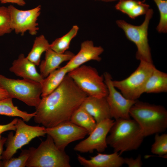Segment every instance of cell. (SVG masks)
<instances>
[{
	"label": "cell",
	"mask_w": 167,
	"mask_h": 167,
	"mask_svg": "<svg viewBox=\"0 0 167 167\" xmlns=\"http://www.w3.org/2000/svg\"><path fill=\"white\" fill-rule=\"evenodd\" d=\"M88 96L67 74L55 89L41 97L35 108L34 122L45 128H50L70 121L73 113Z\"/></svg>",
	"instance_id": "obj_1"
},
{
	"label": "cell",
	"mask_w": 167,
	"mask_h": 167,
	"mask_svg": "<svg viewBox=\"0 0 167 167\" xmlns=\"http://www.w3.org/2000/svg\"><path fill=\"white\" fill-rule=\"evenodd\" d=\"M106 138L107 145L114 152H123L137 149L143 142V136L140 127L133 119L115 120Z\"/></svg>",
	"instance_id": "obj_2"
},
{
	"label": "cell",
	"mask_w": 167,
	"mask_h": 167,
	"mask_svg": "<svg viewBox=\"0 0 167 167\" xmlns=\"http://www.w3.org/2000/svg\"><path fill=\"white\" fill-rule=\"evenodd\" d=\"M130 115L139 125L144 137L163 132L167 128V111L163 106L137 100Z\"/></svg>",
	"instance_id": "obj_3"
},
{
	"label": "cell",
	"mask_w": 167,
	"mask_h": 167,
	"mask_svg": "<svg viewBox=\"0 0 167 167\" xmlns=\"http://www.w3.org/2000/svg\"><path fill=\"white\" fill-rule=\"evenodd\" d=\"M27 167H71L70 158L65 150L58 148L51 137L47 135L37 148H30Z\"/></svg>",
	"instance_id": "obj_4"
},
{
	"label": "cell",
	"mask_w": 167,
	"mask_h": 167,
	"mask_svg": "<svg viewBox=\"0 0 167 167\" xmlns=\"http://www.w3.org/2000/svg\"><path fill=\"white\" fill-rule=\"evenodd\" d=\"M0 86L9 96L17 99L28 106L36 108L41 98L42 92L41 83L29 79H14L0 74Z\"/></svg>",
	"instance_id": "obj_5"
},
{
	"label": "cell",
	"mask_w": 167,
	"mask_h": 167,
	"mask_svg": "<svg viewBox=\"0 0 167 167\" xmlns=\"http://www.w3.org/2000/svg\"><path fill=\"white\" fill-rule=\"evenodd\" d=\"M153 14V9L149 8L145 14L144 21L139 26L133 25L124 20L116 21L118 26L124 31L126 38L136 45L137 49L136 58L139 61L150 63H153V61L148 42V29L150 21Z\"/></svg>",
	"instance_id": "obj_6"
},
{
	"label": "cell",
	"mask_w": 167,
	"mask_h": 167,
	"mask_svg": "<svg viewBox=\"0 0 167 167\" xmlns=\"http://www.w3.org/2000/svg\"><path fill=\"white\" fill-rule=\"evenodd\" d=\"M67 75L88 96L98 98L107 96L108 91L103 76L100 75L95 68L82 65Z\"/></svg>",
	"instance_id": "obj_7"
},
{
	"label": "cell",
	"mask_w": 167,
	"mask_h": 167,
	"mask_svg": "<svg viewBox=\"0 0 167 167\" xmlns=\"http://www.w3.org/2000/svg\"><path fill=\"white\" fill-rule=\"evenodd\" d=\"M153 63L140 60L137 69L126 78L113 80V85L127 99L136 100L144 93L146 82L155 67Z\"/></svg>",
	"instance_id": "obj_8"
},
{
	"label": "cell",
	"mask_w": 167,
	"mask_h": 167,
	"mask_svg": "<svg viewBox=\"0 0 167 167\" xmlns=\"http://www.w3.org/2000/svg\"><path fill=\"white\" fill-rule=\"evenodd\" d=\"M45 128L43 126L28 125L23 119H18L15 134L14 135L11 131L8 135L6 148L2 152V159L11 158L18 149L28 144L32 139L36 137L44 136L46 134Z\"/></svg>",
	"instance_id": "obj_9"
},
{
	"label": "cell",
	"mask_w": 167,
	"mask_h": 167,
	"mask_svg": "<svg viewBox=\"0 0 167 167\" xmlns=\"http://www.w3.org/2000/svg\"><path fill=\"white\" fill-rule=\"evenodd\" d=\"M7 7L10 15L11 28L16 34L22 36L28 31L32 35L37 34L39 29L37 21L41 13V5L26 10L18 9L11 5Z\"/></svg>",
	"instance_id": "obj_10"
},
{
	"label": "cell",
	"mask_w": 167,
	"mask_h": 167,
	"mask_svg": "<svg viewBox=\"0 0 167 167\" xmlns=\"http://www.w3.org/2000/svg\"><path fill=\"white\" fill-rule=\"evenodd\" d=\"M114 122L109 118L97 123L89 136L75 146L74 151L83 153H92L94 150L99 152H104L107 147V135Z\"/></svg>",
	"instance_id": "obj_11"
},
{
	"label": "cell",
	"mask_w": 167,
	"mask_h": 167,
	"mask_svg": "<svg viewBox=\"0 0 167 167\" xmlns=\"http://www.w3.org/2000/svg\"><path fill=\"white\" fill-rule=\"evenodd\" d=\"M45 132L51 137L56 147L62 150H65L70 143L84 138L88 134L86 130L70 121L52 127L46 128Z\"/></svg>",
	"instance_id": "obj_12"
},
{
	"label": "cell",
	"mask_w": 167,
	"mask_h": 167,
	"mask_svg": "<svg viewBox=\"0 0 167 167\" xmlns=\"http://www.w3.org/2000/svg\"><path fill=\"white\" fill-rule=\"evenodd\" d=\"M103 76L108 89V93L106 98L110 108L112 118L115 120L131 118L130 110L137 100L127 99L118 91L112 84V78L109 72H105Z\"/></svg>",
	"instance_id": "obj_13"
},
{
	"label": "cell",
	"mask_w": 167,
	"mask_h": 167,
	"mask_svg": "<svg viewBox=\"0 0 167 167\" xmlns=\"http://www.w3.org/2000/svg\"><path fill=\"white\" fill-rule=\"evenodd\" d=\"M101 46H95L92 41H84L81 44L79 52L75 55L64 67L68 73L91 60L100 62L101 60L100 56L104 52Z\"/></svg>",
	"instance_id": "obj_14"
},
{
	"label": "cell",
	"mask_w": 167,
	"mask_h": 167,
	"mask_svg": "<svg viewBox=\"0 0 167 167\" xmlns=\"http://www.w3.org/2000/svg\"><path fill=\"white\" fill-rule=\"evenodd\" d=\"M80 106L93 118L96 124L104 120L112 118L106 97L98 98L88 96Z\"/></svg>",
	"instance_id": "obj_15"
},
{
	"label": "cell",
	"mask_w": 167,
	"mask_h": 167,
	"mask_svg": "<svg viewBox=\"0 0 167 167\" xmlns=\"http://www.w3.org/2000/svg\"><path fill=\"white\" fill-rule=\"evenodd\" d=\"M35 66L24 54H21L17 59L13 61L9 71L23 79H29L41 84L44 78L37 72Z\"/></svg>",
	"instance_id": "obj_16"
},
{
	"label": "cell",
	"mask_w": 167,
	"mask_h": 167,
	"mask_svg": "<svg viewBox=\"0 0 167 167\" xmlns=\"http://www.w3.org/2000/svg\"><path fill=\"white\" fill-rule=\"evenodd\" d=\"M77 158L79 163L85 167H120L124 164V158L114 152L110 154L98 153L88 160L78 154Z\"/></svg>",
	"instance_id": "obj_17"
},
{
	"label": "cell",
	"mask_w": 167,
	"mask_h": 167,
	"mask_svg": "<svg viewBox=\"0 0 167 167\" xmlns=\"http://www.w3.org/2000/svg\"><path fill=\"white\" fill-rule=\"evenodd\" d=\"M75 55L70 51L60 54L49 48L45 52V60L40 64V74L44 78H46L50 73L60 67L62 63L69 61Z\"/></svg>",
	"instance_id": "obj_18"
},
{
	"label": "cell",
	"mask_w": 167,
	"mask_h": 167,
	"mask_svg": "<svg viewBox=\"0 0 167 167\" xmlns=\"http://www.w3.org/2000/svg\"><path fill=\"white\" fill-rule=\"evenodd\" d=\"M167 92V74L155 67L145 84L144 93H160Z\"/></svg>",
	"instance_id": "obj_19"
},
{
	"label": "cell",
	"mask_w": 167,
	"mask_h": 167,
	"mask_svg": "<svg viewBox=\"0 0 167 167\" xmlns=\"http://www.w3.org/2000/svg\"><path fill=\"white\" fill-rule=\"evenodd\" d=\"M68 73L67 71L63 66L54 70L44 78L41 83L42 87L41 97L48 95L55 89Z\"/></svg>",
	"instance_id": "obj_20"
},
{
	"label": "cell",
	"mask_w": 167,
	"mask_h": 167,
	"mask_svg": "<svg viewBox=\"0 0 167 167\" xmlns=\"http://www.w3.org/2000/svg\"><path fill=\"white\" fill-rule=\"evenodd\" d=\"M36 114V111L32 113H28L26 111L19 109L14 105L12 98L9 97L0 99V115L9 117H17L28 122L34 117Z\"/></svg>",
	"instance_id": "obj_21"
},
{
	"label": "cell",
	"mask_w": 167,
	"mask_h": 167,
	"mask_svg": "<svg viewBox=\"0 0 167 167\" xmlns=\"http://www.w3.org/2000/svg\"><path fill=\"white\" fill-rule=\"evenodd\" d=\"M70 121L86 130L88 135L93 131L97 124L93 118L80 106L73 113Z\"/></svg>",
	"instance_id": "obj_22"
},
{
	"label": "cell",
	"mask_w": 167,
	"mask_h": 167,
	"mask_svg": "<svg viewBox=\"0 0 167 167\" xmlns=\"http://www.w3.org/2000/svg\"><path fill=\"white\" fill-rule=\"evenodd\" d=\"M50 45L44 35L36 37L26 58L36 66L39 65L42 54L50 48Z\"/></svg>",
	"instance_id": "obj_23"
},
{
	"label": "cell",
	"mask_w": 167,
	"mask_h": 167,
	"mask_svg": "<svg viewBox=\"0 0 167 167\" xmlns=\"http://www.w3.org/2000/svg\"><path fill=\"white\" fill-rule=\"evenodd\" d=\"M79 29L78 26H73L67 33L56 39L50 44V49L58 53H64L69 48L71 41L76 36Z\"/></svg>",
	"instance_id": "obj_24"
},
{
	"label": "cell",
	"mask_w": 167,
	"mask_h": 167,
	"mask_svg": "<svg viewBox=\"0 0 167 167\" xmlns=\"http://www.w3.org/2000/svg\"><path fill=\"white\" fill-rule=\"evenodd\" d=\"M155 141L151 148V152L165 158L167 156V134H155Z\"/></svg>",
	"instance_id": "obj_25"
},
{
	"label": "cell",
	"mask_w": 167,
	"mask_h": 167,
	"mask_svg": "<svg viewBox=\"0 0 167 167\" xmlns=\"http://www.w3.org/2000/svg\"><path fill=\"white\" fill-rule=\"evenodd\" d=\"M158 9L160 19L156 29L159 33H165L167 32V0H153Z\"/></svg>",
	"instance_id": "obj_26"
},
{
	"label": "cell",
	"mask_w": 167,
	"mask_h": 167,
	"mask_svg": "<svg viewBox=\"0 0 167 167\" xmlns=\"http://www.w3.org/2000/svg\"><path fill=\"white\" fill-rule=\"evenodd\" d=\"M30 153L28 149L22 150L17 157H12L2 161V167H24L29 157Z\"/></svg>",
	"instance_id": "obj_27"
},
{
	"label": "cell",
	"mask_w": 167,
	"mask_h": 167,
	"mask_svg": "<svg viewBox=\"0 0 167 167\" xmlns=\"http://www.w3.org/2000/svg\"><path fill=\"white\" fill-rule=\"evenodd\" d=\"M12 31L11 25V17L8 9L0 7V36L8 34Z\"/></svg>",
	"instance_id": "obj_28"
},
{
	"label": "cell",
	"mask_w": 167,
	"mask_h": 167,
	"mask_svg": "<svg viewBox=\"0 0 167 167\" xmlns=\"http://www.w3.org/2000/svg\"><path fill=\"white\" fill-rule=\"evenodd\" d=\"M115 6V9L128 15L140 2L137 0H119Z\"/></svg>",
	"instance_id": "obj_29"
},
{
	"label": "cell",
	"mask_w": 167,
	"mask_h": 167,
	"mask_svg": "<svg viewBox=\"0 0 167 167\" xmlns=\"http://www.w3.org/2000/svg\"><path fill=\"white\" fill-rule=\"evenodd\" d=\"M149 7V5L146 3L145 1H140L128 15L132 19H135L139 16L145 14L150 8Z\"/></svg>",
	"instance_id": "obj_30"
},
{
	"label": "cell",
	"mask_w": 167,
	"mask_h": 167,
	"mask_svg": "<svg viewBox=\"0 0 167 167\" xmlns=\"http://www.w3.org/2000/svg\"><path fill=\"white\" fill-rule=\"evenodd\" d=\"M124 164H126L129 167H141L143 165L141 156L139 155L135 159L132 157L124 158Z\"/></svg>",
	"instance_id": "obj_31"
},
{
	"label": "cell",
	"mask_w": 167,
	"mask_h": 167,
	"mask_svg": "<svg viewBox=\"0 0 167 167\" xmlns=\"http://www.w3.org/2000/svg\"><path fill=\"white\" fill-rule=\"evenodd\" d=\"M18 118H15L10 123L0 125V139L2 138L1 134L4 132L9 131H15Z\"/></svg>",
	"instance_id": "obj_32"
},
{
	"label": "cell",
	"mask_w": 167,
	"mask_h": 167,
	"mask_svg": "<svg viewBox=\"0 0 167 167\" xmlns=\"http://www.w3.org/2000/svg\"><path fill=\"white\" fill-rule=\"evenodd\" d=\"M0 2L2 4L14 3L20 6H23L26 4L24 0H0Z\"/></svg>",
	"instance_id": "obj_33"
},
{
	"label": "cell",
	"mask_w": 167,
	"mask_h": 167,
	"mask_svg": "<svg viewBox=\"0 0 167 167\" xmlns=\"http://www.w3.org/2000/svg\"><path fill=\"white\" fill-rule=\"evenodd\" d=\"M7 138L2 137L0 139V161L2 159V155L3 152V147L6 143Z\"/></svg>",
	"instance_id": "obj_34"
},
{
	"label": "cell",
	"mask_w": 167,
	"mask_h": 167,
	"mask_svg": "<svg viewBox=\"0 0 167 167\" xmlns=\"http://www.w3.org/2000/svg\"><path fill=\"white\" fill-rule=\"evenodd\" d=\"M10 97L6 91L0 86V99Z\"/></svg>",
	"instance_id": "obj_35"
},
{
	"label": "cell",
	"mask_w": 167,
	"mask_h": 167,
	"mask_svg": "<svg viewBox=\"0 0 167 167\" xmlns=\"http://www.w3.org/2000/svg\"><path fill=\"white\" fill-rule=\"evenodd\" d=\"M95 0L101 1L105 2H114L116 1H118L119 0Z\"/></svg>",
	"instance_id": "obj_36"
},
{
	"label": "cell",
	"mask_w": 167,
	"mask_h": 167,
	"mask_svg": "<svg viewBox=\"0 0 167 167\" xmlns=\"http://www.w3.org/2000/svg\"><path fill=\"white\" fill-rule=\"evenodd\" d=\"M2 167V161H0V167Z\"/></svg>",
	"instance_id": "obj_37"
}]
</instances>
